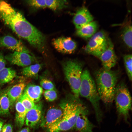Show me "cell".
<instances>
[{"instance_id":"6da1fadb","label":"cell","mask_w":132,"mask_h":132,"mask_svg":"<svg viewBox=\"0 0 132 132\" xmlns=\"http://www.w3.org/2000/svg\"><path fill=\"white\" fill-rule=\"evenodd\" d=\"M0 20L17 35L44 53L46 39L40 31L29 22L20 12L10 4L0 0Z\"/></svg>"},{"instance_id":"7a4b0ae2","label":"cell","mask_w":132,"mask_h":132,"mask_svg":"<svg viewBox=\"0 0 132 132\" xmlns=\"http://www.w3.org/2000/svg\"><path fill=\"white\" fill-rule=\"evenodd\" d=\"M60 105L63 110L62 116L58 121L46 129L48 132H63L72 129L80 113L89 111L79 98L74 95L68 96Z\"/></svg>"},{"instance_id":"3957f363","label":"cell","mask_w":132,"mask_h":132,"mask_svg":"<svg viewBox=\"0 0 132 132\" xmlns=\"http://www.w3.org/2000/svg\"><path fill=\"white\" fill-rule=\"evenodd\" d=\"M118 76L116 72L103 68L95 73V83L100 99L106 105L114 100Z\"/></svg>"},{"instance_id":"277c9868","label":"cell","mask_w":132,"mask_h":132,"mask_svg":"<svg viewBox=\"0 0 132 132\" xmlns=\"http://www.w3.org/2000/svg\"><path fill=\"white\" fill-rule=\"evenodd\" d=\"M79 93V95L90 102L94 109L97 120L100 123L103 116L100 105V99L95 82L87 69L82 72Z\"/></svg>"},{"instance_id":"5b68a950","label":"cell","mask_w":132,"mask_h":132,"mask_svg":"<svg viewBox=\"0 0 132 132\" xmlns=\"http://www.w3.org/2000/svg\"><path fill=\"white\" fill-rule=\"evenodd\" d=\"M82 64L76 60L66 61L63 64L64 73L73 92L76 97L79 98V91L82 70Z\"/></svg>"},{"instance_id":"8992f818","label":"cell","mask_w":132,"mask_h":132,"mask_svg":"<svg viewBox=\"0 0 132 132\" xmlns=\"http://www.w3.org/2000/svg\"><path fill=\"white\" fill-rule=\"evenodd\" d=\"M114 100L119 115L128 123L129 112L132 109V98L129 90L124 83H120L117 85Z\"/></svg>"},{"instance_id":"52a82bcc","label":"cell","mask_w":132,"mask_h":132,"mask_svg":"<svg viewBox=\"0 0 132 132\" xmlns=\"http://www.w3.org/2000/svg\"><path fill=\"white\" fill-rule=\"evenodd\" d=\"M109 39L102 31L96 33L85 47V52L97 57L107 45Z\"/></svg>"},{"instance_id":"ba28073f","label":"cell","mask_w":132,"mask_h":132,"mask_svg":"<svg viewBox=\"0 0 132 132\" xmlns=\"http://www.w3.org/2000/svg\"><path fill=\"white\" fill-rule=\"evenodd\" d=\"M97 58L101 61L103 68L111 70L116 64L117 57L115 53L113 44L109 39L108 43Z\"/></svg>"},{"instance_id":"9c48e42d","label":"cell","mask_w":132,"mask_h":132,"mask_svg":"<svg viewBox=\"0 0 132 132\" xmlns=\"http://www.w3.org/2000/svg\"><path fill=\"white\" fill-rule=\"evenodd\" d=\"M5 58L11 64L24 67L32 65L36 61L31 54L16 51L7 55Z\"/></svg>"},{"instance_id":"30bf717a","label":"cell","mask_w":132,"mask_h":132,"mask_svg":"<svg viewBox=\"0 0 132 132\" xmlns=\"http://www.w3.org/2000/svg\"><path fill=\"white\" fill-rule=\"evenodd\" d=\"M0 47H4L14 51L31 54L20 41L10 35L0 37Z\"/></svg>"},{"instance_id":"8fae6325","label":"cell","mask_w":132,"mask_h":132,"mask_svg":"<svg viewBox=\"0 0 132 132\" xmlns=\"http://www.w3.org/2000/svg\"><path fill=\"white\" fill-rule=\"evenodd\" d=\"M52 44L58 51L66 54L73 53L77 46L76 43L70 37H61L54 39Z\"/></svg>"},{"instance_id":"7c38bea8","label":"cell","mask_w":132,"mask_h":132,"mask_svg":"<svg viewBox=\"0 0 132 132\" xmlns=\"http://www.w3.org/2000/svg\"><path fill=\"white\" fill-rule=\"evenodd\" d=\"M63 113L62 109L60 105L59 107L50 108L41 121V127L47 129L58 121L61 118Z\"/></svg>"},{"instance_id":"4fadbf2b","label":"cell","mask_w":132,"mask_h":132,"mask_svg":"<svg viewBox=\"0 0 132 132\" xmlns=\"http://www.w3.org/2000/svg\"><path fill=\"white\" fill-rule=\"evenodd\" d=\"M42 104L40 102L28 111L26 114L25 122L28 127L33 128L37 125L41 119L42 111Z\"/></svg>"},{"instance_id":"5bb4252c","label":"cell","mask_w":132,"mask_h":132,"mask_svg":"<svg viewBox=\"0 0 132 132\" xmlns=\"http://www.w3.org/2000/svg\"><path fill=\"white\" fill-rule=\"evenodd\" d=\"M93 17L88 10L83 7L77 11L74 17L73 22L77 29L93 21Z\"/></svg>"},{"instance_id":"9a60e30c","label":"cell","mask_w":132,"mask_h":132,"mask_svg":"<svg viewBox=\"0 0 132 132\" xmlns=\"http://www.w3.org/2000/svg\"><path fill=\"white\" fill-rule=\"evenodd\" d=\"M27 85L24 82H21L8 88L7 95L10 102V108H12L20 99Z\"/></svg>"},{"instance_id":"2e32d148","label":"cell","mask_w":132,"mask_h":132,"mask_svg":"<svg viewBox=\"0 0 132 132\" xmlns=\"http://www.w3.org/2000/svg\"><path fill=\"white\" fill-rule=\"evenodd\" d=\"M89 111L81 112L78 115L75 123V127L79 132H93L95 125L88 118L87 115Z\"/></svg>"},{"instance_id":"e0dca14e","label":"cell","mask_w":132,"mask_h":132,"mask_svg":"<svg viewBox=\"0 0 132 132\" xmlns=\"http://www.w3.org/2000/svg\"><path fill=\"white\" fill-rule=\"evenodd\" d=\"M43 93V89L41 87L30 83L27 85L23 92L35 103L40 101Z\"/></svg>"},{"instance_id":"ac0fdd59","label":"cell","mask_w":132,"mask_h":132,"mask_svg":"<svg viewBox=\"0 0 132 132\" xmlns=\"http://www.w3.org/2000/svg\"><path fill=\"white\" fill-rule=\"evenodd\" d=\"M97 28V22L95 21H92L77 29L76 33L79 36L88 39L91 38L96 33Z\"/></svg>"},{"instance_id":"d6986e66","label":"cell","mask_w":132,"mask_h":132,"mask_svg":"<svg viewBox=\"0 0 132 132\" xmlns=\"http://www.w3.org/2000/svg\"><path fill=\"white\" fill-rule=\"evenodd\" d=\"M15 106L16 110L15 123L18 127L21 128L25 122L27 111L19 99L16 102Z\"/></svg>"},{"instance_id":"ffe728a7","label":"cell","mask_w":132,"mask_h":132,"mask_svg":"<svg viewBox=\"0 0 132 132\" xmlns=\"http://www.w3.org/2000/svg\"><path fill=\"white\" fill-rule=\"evenodd\" d=\"M8 89L0 91V116H5L9 114L10 102L7 95Z\"/></svg>"},{"instance_id":"44dd1931","label":"cell","mask_w":132,"mask_h":132,"mask_svg":"<svg viewBox=\"0 0 132 132\" xmlns=\"http://www.w3.org/2000/svg\"><path fill=\"white\" fill-rule=\"evenodd\" d=\"M42 65L36 63L24 67L22 70L21 73L26 77L37 79L38 73L41 69Z\"/></svg>"},{"instance_id":"7402d4cb","label":"cell","mask_w":132,"mask_h":132,"mask_svg":"<svg viewBox=\"0 0 132 132\" xmlns=\"http://www.w3.org/2000/svg\"><path fill=\"white\" fill-rule=\"evenodd\" d=\"M16 76V73L11 67H5L0 71V84H4L12 80Z\"/></svg>"},{"instance_id":"603a6c76","label":"cell","mask_w":132,"mask_h":132,"mask_svg":"<svg viewBox=\"0 0 132 132\" xmlns=\"http://www.w3.org/2000/svg\"><path fill=\"white\" fill-rule=\"evenodd\" d=\"M132 25L128 24L123 28L121 33V36L123 41L129 48H132Z\"/></svg>"},{"instance_id":"cb8c5ba5","label":"cell","mask_w":132,"mask_h":132,"mask_svg":"<svg viewBox=\"0 0 132 132\" xmlns=\"http://www.w3.org/2000/svg\"><path fill=\"white\" fill-rule=\"evenodd\" d=\"M46 7L56 11L66 8L67 6V2L66 0H45Z\"/></svg>"},{"instance_id":"d4e9b609","label":"cell","mask_w":132,"mask_h":132,"mask_svg":"<svg viewBox=\"0 0 132 132\" xmlns=\"http://www.w3.org/2000/svg\"><path fill=\"white\" fill-rule=\"evenodd\" d=\"M124 65L126 72L129 80L131 81L132 77V56L131 54L125 55L123 57Z\"/></svg>"},{"instance_id":"484cf974","label":"cell","mask_w":132,"mask_h":132,"mask_svg":"<svg viewBox=\"0 0 132 132\" xmlns=\"http://www.w3.org/2000/svg\"><path fill=\"white\" fill-rule=\"evenodd\" d=\"M19 99L27 112L33 108L35 104L27 95L23 93Z\"/></svg>"},{"instance_id":"4316f807","label":"cell","mask_w":132,"mask_h":132,"mask_svg":"<svg viewBox=\"0 0 132 132\" xmlns=\"http://www.w3.org/2000/svg\"><path fill=\"white\" fill-rule=\"evenodd\" d=\"M25 2L30 7L35 9H42L46 7L45 0H26Z\"/></svg>"},{"instance_id":"83f0119b","label":"cell","mask_w":132,"mask_h":132,"mask_svg":"<svg viewBox=\"0 0 132 132\" xmlns=\"http://www.w3.org/2000/svg\"><path fill=\"white\" fill-rule=\"evenodd\" d=\"M44 95L45 99L49 102L55 100L57 98V94L54 89L45 90L44 93Z\"/></svg>"},{"instance_id":"f1b7e54d","label":"cell","mask_w":132,"mask_h":132,"mask_svg":"<svg viewBox=\"0 0 132 132\" xmlns=\"http://www.w3.org/2000/svg\"><path fill=\"white\" fill-rule=\"evenodd\" d=\"M41 87L46 90L54 89L55 86L52 82L50 80L46 78H42L40 82Z\"/></svg>"},{"instance_id":"f546056e","label":"cell","mask_w":132,"mask_h":132,"mask_svg":"<svg viewBox=\"0 0 132 132\" xmlns=\"http://www.w3.org/2000/svg\"><path fill=\"white\" fill-rule=\"evenodd\" d=\"M6 60L3 53L0 52V71L5 67Z\"/></svg>"},{"instance_id":"4dcf8cb0","label":"cell","mask_w":132,"mask_h":132,"mask_svg":"<svg viewBox=\"0 0 132 132\" xmlns=\"http://www.w3.org/2000/svg\"><path fill=\"white\" fill-rule=\"evenodd\" d=\"M1 132H13L12 125L9 123L5 124L3 125Z\"/></svg>"},{"instance_id":"1f68e13d","label":"cell","mask_w":132,"mask_h":132,"mask_svg":"<svg viewBox=\"0 0 132 132\" xmlns=\"http://www.w3.org/2000/svg\"><path fill=\"white\" fill-rule=\"evenodd\" d=\"M18 132H30L29 127H27L24 128Z\"/></svg>"},{"instance_id":"d6a6232c","label":"cell","mask_w":132,"mask_h":132,"mask_svg":"<svg viewBox=\"0 0 132 132\" xmlns=\"http://www.w3.org/2000/svg\"><path fill=\"white\" fill-rule=\"evenodd\" d=\"M4 122L2 120H0V132H1L2 128L3 126Z\"/></svg>"}]
</instances>
